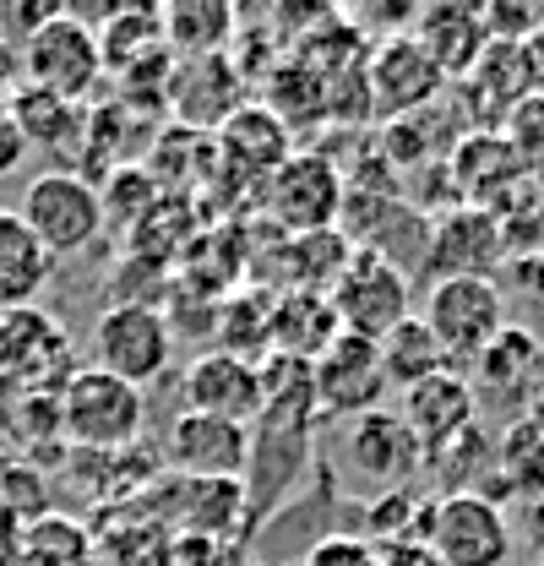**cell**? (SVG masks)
<instances>
[{
    "instance_id": "cell-1",
    "label": "cell",
    "mask_w": 544,
    "mask_h": 566,
    "mask_svg": "<svg viewBox=\"0 0 544 566\" xmlns=\"http://www.w3.org/2000/svg\"><path fill=\"white\" fill-rule=\"evenodd\" d=\"M142 424H147L142 387L98 370V365L71 370L66 387L55 392V430L66 436L76 452H93V458L132 452L142 441Z\"/></svg>"
},
{
    "instance_id": "cell-2",
    "label": "cell",
    "mask_w": 544,
    "mask_h": 566,
    "mask_svg": "<svg viewBox=\"0 0 544 566\" xmlns=\"http://www.w3.org/2000/svg\"><path fill=\"white\" fill-rule=\"evenodd\" d=\"M414 539L441 566H506L512 545H517L501 501H490V495H479V491L430 495L419 506Z\"/></svg>"
},
{
    "instance_id": "cell-3",
    "label": "cell",
    "mask_w": 544,
    "mask_h": 566,
    "mask_svg": "<svg viewBox=\"0 0 544 566\" xmlns=\"http://www.w3.org/2000/svg\"><path fill=\"white\" fill-rule=\"evenodd\" d=\"M327 305L338 316V333L381 344L398 322L414 316V283H408L398 256H387L376 245H354V256L343 262L338 283L327 289Z\"/></svg>"
},
{
    "instance_id": "cell-4",
    "label": "cell",
    "mask_w": 544,
    "mask_h": 566,
    "mask_svg": "<svg viewBox=\"0 0 544 566\" xmlns=\"http://www.w3.org/2000/svg\"><path fill=\"white\" fill-rule=\"evenodd\" d=\"M338 474L354 491H370L376 501L404 495L425 474V447L414 441L398 409H376L338 430Z\"/></svg>"
},
{
    "instance_id": "cell-5",
    "label": "cell",
    "mask_w": 544,
    "mask_h": 566,
    "mask_svg": "<svg viewBox=\"0 0 544 566\" xmlns=\"http://www.w3.org/2000/svg\"><path fill=\"white\" fill-rule=\"evenodd\" d=\"M343 197H348V180L338 164L316 147H294L289 164H278L262 180L257 208L278 223V234H316V229H338Z\"/></svg>"
},
{
    "instance_id": "cell-6",
    "label": "cell",
    "mask_w": 544,
    "mask_h": 566,
    "mask_svg": "<svg viewBox=\"0 0 544 566\" xmlns=\"http://www.w3.org/2000/svg\"><path fill=\"white\" fill-rule=\"evenodd\" d=\"M17 218L33 229V240L55 262H66V256H82L104 234V197H98L93 180H82V175H71V169L55 164V169L28 180Z\"/></svg>"
},
{
    "instance_id": "cell-7",
    "label": "cell",
    "mask_w": 544,
    "mask_h": 566,
    "mask_svg": "<svg viewBox=\"0 0 544 566\" xmlns=\"http://www.w3.org/2000/svg\"><path fill=\"white\" fill-rule=\"evenodd\" d=\"M17 61H22V82L66 98V104H87L104 82V55H98V33L93 22L71 17V11H55L39 33H28L17 44Z\"/></svg>"
},
{
    "instance_id": "cell-8",
    "label": "cell",
    "mask_w": 544,
    "mask_h": 566,
    "mask_svg": "<svg viewBox=\"0 0 544 566\" xmlns=\"http://www.w3.org/2000/svg\"><path fill=\"white\" fill-rule=\"evenodd\" d=\"M436 344L447 349V359L463 370L474 365V354L512 327V311H506V294L495 279H441L425 289V316H419Z\"/></svg>"
},
{
    "instance_id": "cell-9",
    "label": "cell",
    "mask_w": 544,
    "mask_h": 566,
    "mask_svg": "<svg viewBox=\"0 0 544 566\" xmlns=\"http://www.w3.org/2000/svg\"><path fill=\"white\" fill-rule=\"evenodd\" d=\"M169 354H175V333H169V316L153 311V305H104L98 322H93V365L147 387L169 370Z\"/></svg>"
},
{
    "instance_id": "cell-10",
    "label": "cell",
    "mask_w": 544,
    "mask_h": 566,
    "mask_svg": "<svg viewBox=\"0 0 544 566\" xmlns=\"http://www.w3.org/2000/svg\"><path fill=\"white\" fill-rule=\"evenodd\" d=\"M506 256H512V251H506V234H501V223H495L484 208L458 202V208L436 212V218L425 223L419 262H425L430 283H441V279H501Z\"/></svg>"
},
{
    "instance_id": "cell-11",
    "label": "cell",
    "mask_w": 544,
    "mask_h": 566,
    "mask_svg": "<svg viewBox=\"0 0 544 566\" xmlns=\"http://www.w3.org/2000/svg\"><path fill=\"white\" fill-rule=\"evenodd\" d=\"M311 387H316V415L327 420H359V415H376L381 398L393 392L387 387V370H381V354L370 338H354L338 333L327 349L311 359Z\"/></svg>"
},
{
    "instance_id": "cell-12",
    "label": "cell",
    "mask_w": 544,
    "mask_h": 566,
    "mask_svg": "<svg viewBox=\"0 0 544 566\" xmlns=\"http://www.w3.org/2000/svg\"><path fill=\"white\" fill-rule=\"evenodd\" d=\"M164 474L180 480H240L245 485V463H251V430L229 420H207V415H175L164 430Z\"/></svg>"
},
{
    "instance_id": "cell-13",
    "label": "cell",
    "mask_w": 544,
    "mask_h": 566,
    "mask_svg": "<svg viewBox=\"0 0 544 566\" xmlns=\"http://www.w3.org/2000/svg\"><path fill=\"white\" fill-rule=\"evenodd\" d=\"M365 87H370V115L408 120L425 104H436V93L447 87V76L414 44V33H393V39H381L365 55Z\"/></svg>"
},
{
    "instance_id": "cell-14",
    "label": "cell",
    "mask_w": 544,
    "mask_h": 566,
    "mask_svg": "<svg viewBox=\"0 0 544 566\" xmlns=\"http://www.w3.org/2000/svg\"><path fill=\"white\" fill-rule=\"evenodd\" d=\"M180 403H186V415H207V420H229L251 430V420L262 415V365L234 359L223 349H202L180 376Z\"/></svg>"
},
{
    "instance_id": "cell-15",
    "label": "cell",
    "mask_w": 544,
    "mask_h": 566,
    "mask_svg": "<svg viewBox=\"0 0 544 566\" xmlns=\"http://www.w3.org/2000/svg\"><path fill=\"white\" fill-rule=\"evenodd\" d=\"M398 415H404L414 441L430 458V452H441L447 441H458L463 430L479 424V392H474V381H469V370H441V376L408 387Z\"/></svg>"
},
{
    "instance_id": "cell-16",
    "label": "cell",
    "mask_w": 544,
    "mask_h": 566,
    "mask_svg": "<svg viewBox=\"0 0 544 566\" xmlns=\"http://www.w3.org/2000/svg\"><path fill=\"white\" fill-rule=\"evenodd\" d=\"M212 153H218L223 175L257 180V191H262V180H268L272 169H278V164H289V153H294V132L272 115L268 104H240V109L212 132Z\"/></svg>"
},
{
    "instance_id": "cell-17",
    "label": "cell",
    "mask_w": 544,
    "mask_h": 566,
    "mask_svg": "<svg viewBox=\"0 0 544 566\" xmlns=\"http://www.w3.org/2000/svg\"><path fill=\"white\" fill-rule=\"evenodd\" d=\"M469 381H474L479 398H512L517 415L529 409V398L540 392L544 381V338L529 322H512L506 333H495L469 365Z\"/></svg>"
},
{
    "instance_id": "cell-18",
    "label": "cell",
    "mask_w": 544,
    "mask_h": 566,
    "mask_svg": "<svg viewBox=\"0 0 544 566\" xmlns=\"http://www.w3.org/2000/svg\"><path fill=\"white\" fill-rule=\"evenodd\" d=\"M414 44L441 66V76H469L490 50V33H484V11L469 6H425L414 11Z\"/></svg>"
},
{
    "instance_id": "cell-19",
    "label": "cell",
    "mask_w": 544,
    "mask_h": 566,
    "mask_svg": "<svg viewBox=\"0 0 544 566\" xmlns=\"http://www.w3.org/2000/svg\"><path fill=\"white\" fill-rule=\"evenodd\" d=\"M55 279V256L33 240L17 208H0V316L28 311Z\"/></svg>"
},
{
    "instance_id": "cell-20",
    "label": "cell",
    "mask_w": 544,
    "mask_h": 566,
    "mask_svg": "<svg viewBox=\"0 0 544 566\" xmlns=\"http://www.w3.org/2000/svg\"><path fill=\"white\" fill-rule=\"evenodd\" d=\"M517 180H523V164L501 132H479V137H463L452 147V186L469 208H490Z\"/></svg>"
},
{
    "instance_id": "cell-21",
    "label": "cell",
    "mask_w": 544,
    "mask_h": 566,
    "mask_svg": "<svg viewBox=\"0 0 544 566\" xmlns=\"http://www.w3.org/2000/svg\"><path fill=\"white\" fill-rule=\"evenodd\" d=\"M278 251H283L278 294H327L343 262L354 256V240L343 229H316V234H283Z\"/></svg>"
},
{
    "instance_id": "cell-22",
    "label": "cell",
    "mask_w": 544,
    "mask_h": 566,
    "mask_svg": "<svg viewBox=\"0 0 544 566\" xmlns=\"http://www.w3.org/2000/svg\"><path fill=\"white\" fill-rule=\"evenodd\" d=\"M98 33V55H104V76H136V66H169V44H164V17L158 11H109Z\"/></svg>"
},
{
    "instance_id": "cell-23",
    "label": "cell",
    "mask_w": 544,
    "mask_h": 566,
    "mask_svg": "<svg viewBox=\"0 0 544 566\" xmlns=\"http://www.w3.org/2000/svg\"><path fill=\"white\" fill-rule=\"evenodd\" d=\"M333 338H338V316H333L327 294H278L272 300V354L311 365Z\"/></svg>"
},
{
    "instance_id": "cell-24",
    "label": "cell",
    "mask_w": 544,
    "mask_h": 566,
    "mask_svg": "<svg viewBox=\"0 0 544 566\" xmlns=\"http://www.w3.org/2000/svg\"><path fill=\"white\" fill-rule=\"evenodd\" d=\"M164 17V44L180 55V61H207V55H229V39L240 28V11L234 6H169L158 11Z\"/></svg>"
},
{
    "instance_id": "cell-25",
    "label": "cell",
    "mask_w": 544,
    "mask_h": 566,
    "mask_svg": "<svg viewBox=\"0 0 544 566\" xmlns=\"http://www.w3.org/2000/svg\"><path fill=\"white\" fill-rule=\"evenodd\" d=\"M376 354H381V370H387V387H393V392H408V387H419V381H430V376H441V370H458L419 316L398 322V327L376 344Z\"/></svg>"
},
{
    "instance_id": "cell-26",
    "label": "cell",
    "mask_w": 544,
    "mask_h": 566,
    "mask_svg": "<svg viewBox=\"0 0 544 566\" xmlns=\"http://www.w3.org/2000/svg\"><path fill=\"white\" fill-rule=\"evenodd\" d=\"M490 480H501L506 495H544V430L534 420H517L506 424L501 436H495V469H490Z\"/></svg>"
},
{
    "instance_id": "cell-27",
    "label": "cell",
    "mask_w": 544,
    "mask_h": 566,
    "mask_svg": "<svg viewBox=\"0 0 544 566\" xmlns=\"http://www.w3.org/2000/svg\"><path fill=\"white\" fill-rule=\"evenodd\" d=\"M6 115L17 120V132H22L28 147H66V142L76 137V126H82V109H76V104L44 93V87H33V82H22V87L11 93Z\"/></svg>"
},
{
    "instance_id": "cell-28",
    "label": "cell",
    "mask_w": 544,
    "mask_h": 566,
    "mask_svg": "<svg viewBox=\"0 0 544 566\" xmlns=\"http://www.w3.org/2000/svg\"><path fill=\"white\" fill-rule=\"evenodd\" d=\"M425 469L436 474V480H447V491H469V480H490V469H495V436H484V430H463L458 441H447L441 452H430L425 458Z\"/></svg>"
},
{
    "instance_id": "cell-29",
    "label": "cell",
    "mask_w": 544,
    "mask_h": 566,
    "mask_svg": "<svg viewBox=\"0 0 544 566\" xmlns=\"http://www.w3.org/2000/svg\"><path fill=\"white\" fill-rule=\"evenodd\" d=\"M501 137L512 142V153H517L523 175H529V180H544V93L540 87L517 98V109L506 115Z\"/></svg>"
},
{
    "instance_id": "cell-30",
    "label": "cell",
    "mask_w": 544,
    "mask_h": 566,
    "mask_svg": "<svg viewBox=\"0 0 544 566\" xmlns=\"http://www.w3.org/2000/svg\"><path fill=\"white\" fill-rule=\"evenodd\" d=\"M501 294H506V311H529L544 322V251H523V256H506L501 268Z\"/></svg>"
},
{
    "instance_id": "cell-31",
    "label": "cell",
    "mask_w": 544,
    "mask_h": 566,
    "mask_svg": "<svg viewBox=\"0 0 544 566\" xmlns=\"http://www.w3.org/2000/svg\"><path fill=\"white\" fill-rule=\"evenodd\" d=\"M300 566H381V556L365 534H322Z\"/></svg>"
},
{
    "instance_id": "cell-32",
    "label": "cell",
    "mask_w": 544,
    "mask_h": 566,
    "mask_svg": "<svg viewBox=\"0 0 544 566\" xmlns=\"http://www.w3.org/2000/svg\"><path fill=\"white\" fill-rule=\"evenodd\" d=\"M175 566H262L245 545H212V539H175Z\"/></svg>"
},
{
    "instance_id": "cell-33",
    "label": "cell",
    "mask_w": 544,
    "mask_h": 566,
    "mask_svg": "<svg viewBox=\"0 0 544 566\" xmlns=\"http://www.w3.org/2000/svg\"><path fill=\"white\" fill-rule=\"evenodd\" d=\"M22 158H28V142H22V132H17V120L0 109V180H6V175H17V169H22Z\"/></svg>"
},
{
    "instance_id": "cell-34",
    "label": "cell",
    "mask_w": 544,
    "mask_h": 566,
    "mask_svg": "<svg viewBox=\"0 0 544 566\" xmlns=\"http://www.w3.org/2000/svg\"><path fill=\"white\" fill-rule=\"evenodd\" d=\"M381 566H441L419 539H398V545H376Z\"/></svg>"
},
{
    "instance_id": "cell-35",
    "label": "cell",
    "mask_w": 544,
    "mask_h": 566,
    "mask_svg": "<svg viewBox=\"0 0 544 566\" xmlns=\"http://www.w3.org/2000/svg\"><path fill=\"white\" fill-rule=\"evenodd\" d=\"M22 87V61H17V44L0 33V109L11 104V93Z\"/></svg>"
},
{
    "instance_id": "cell-36",
    "label": "cell",
    "mask_w": 544,
    "mask_h": 566,
    "mask_svg": "<svg viewBox=\"0 0 544 566\" xmlns=\"http://www.w3.org/2000/svg\"><path fill=\"white\" fill-rule=\"evenodd\" d=\"M517 523H523V539L534 545V556H544V495H529V501H523V517H517Z\"/></svg>"
},
{
    "instance_id": "cell-37",
    "label": "cell",
    "mask_w": 544,
    "mask_h": 566,
    "mask_svg": "<svg viewBox=\"0 0 544 566\" xmlns=\"http://www.w3.org/2000/svg\"><path fill=\"white\" fill-rule=\"evenodd\" d=\"M523 420H534L544 430V381H540V392H534V398H529V409H523Z\"/></svg>"
},
{
    "instance_id": "cell-38",
    "label": "cell",
    "mask_w": 544,
    "mask_h": 566,
    "mask_svg": "<svg viewBox=\"0 0 544 566\" xmlns=\"http://www.w3.org/2000/svg\"><path fill=\"white\" fill-rule=\"evenodd\" d=\"M534 566H544V556H534Z\"/></svg>"
}]
</instances>
